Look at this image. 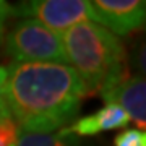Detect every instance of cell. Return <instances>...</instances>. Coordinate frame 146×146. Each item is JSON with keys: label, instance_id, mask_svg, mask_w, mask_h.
Returning <instances> with one entry per match:
<instances>
[{"label": "cell", "instance_id": "obj_2", "mask_svg": "<svg viewBox=\"0 0 146 146\" xmlns=\"http://www.w3.org/2000/svg\"><path fill=\"white\" fill-rule=\"evenodd\" d=\"M67 62L89 93L101 94L125 76V47L119 36L94 21H83L62 34Z\"/></svg>", "mask_w": 146, "mask_h": 146}, {"label": "cell", "instance_id": "obj_3", "mask_svg": "<svg viewBox=\"0 0 146 146\" xmlns=\"http://www.w3.org/2000/svg\"><path fill=\"white\" fill-rule=\"evenodd\" d=\"M5 49L13 62L68 65L62 36L36 20L16 21L5 36Z\"/></svg>", "mask_w": 146, "mask_h": 146}, {"label": "cell", "instance_id": "obj_7", "mask_svg": "<svg viewBox=\"0 0 146 146\" xmlns=\"http://www.w3.org/2000/svg\"><path fill=\"white\" fill-rule=\"evenodd\" d=\"M130 122L131 120L128 117V114L119 104L107 102L98 112L75 120L73 123L60 128L58 131L62 135H73V136H78V138L80 136H94L102 133V131L123 128Z\"/></svg>", "mask_w": 146, "mask_h": 146}, {"label": "cell", "instance_id": "obj_10", "mask_svg": "<svg viewBox=\"0 0 146 146\" xmlns=\"http://www.w3.org/2000/svg\"><path fill=\"white\" fill-rule=\"evenodd\" d=\"M114 146H146V131L130 128L114 138Z\"/></svg>", "mask_w": 146, "mask_h": 146}, {"label": "cell", "instance_id": "obj_9", "mask_svg": "<svg viewBox=\"0 0 146 146\" xmlns=\"http://www.w3.org/2000/svg\"><path fill=\"white\" fill-rule=\"evenodd\" d=\"M130 63L136 72V76L146 80V34L135 42L130 54Z\"/></svg>", "mask_w": 146, "mask_h": 146}, {"label": "cell", "instance_id": "obj_14", "mask_svg": "<svg viewBox=\"0 0 146 146\" xmlns=\"http://www.w3.org/2000/svg\"><path fill=\"white\" fill-rule=\"evenodd\" d=\"M143 31H145V33H146V25H145V28H143Z\"/></svg>", "mask_w": 146, "mask_h": 146}, {"label": "cell", "instance_id": "obj_11", "mask_svg": "<svg viewBox=\"0 0 146 146\" xmlns=\"http://www.w3.org/2000/svg\"><path fill=\"white\" fill-rule=\"evenodd\" d=\"M7 78H8V72H7V67L0 65V114L3 115V117H8V119H11L10 110H8V107H7V101H5Z\"/></svg>", "mask_w": 146, "mask_h": 146}, {"label": "cell", "instance_id": "obj_4", "mask_svg": "<svg viewBox=\"0 0 146 146\" xmlns=\"http://www.w3.org/2000/svg\"><path fill=\"white\" fill-rule=\"evenodd\" d=\"M11 16L36 20L55 33H65L83 21L98 23V15L89 0H28L11 5Z\"/></svg>", "mask_w": 146, "mask_h": 146}, {"label": "cell", "instance_id": "obj_6", "mask_svg": "<svg viewBox=\"0 0 146 146\" xmlns=\"http://www.w3.org/2000/svg\"><path fill=\"white\" fill-rule=\"evenodd\" d=\"M107 102H115L125 110L131 122L146 131V80L136 75H125L119 83L101 93Z\"/></svg>", "mask_w": 146, "mask_h": 146}, {"label": "cell", "instance_id": "obj_12", "mask_svg": "<svg viewBox=\"0 0 146 146\" xmlns=\"http://www.w3.org/2000/svg\"><path fill=\"white\" fill-rule=\"evenodd\" d=\"M11 16V5L8 2L0 0V42L3 41V33H5L7 20Z\"/></svg>", "mask_w": 146, "mask_h": 146}, {"label": "cell", "instance_id": "obj_13", "mask_svg": "<svg viewBox=\"0 0 146 146\" xmlns=\"http://www.w3.org/2000/svg\"><path fill=\"white\" fill-rule=\"evenodd\" d=\"M2 119H8V117H3V115L0 114V120H2Z\"/></svg>", "mask_w": 146, "mask_h": 146}, {"label": "cell", "instance_id": "obj_8", "mask_svg": "<svg viewBox=\"0 0 146 146\" xmlns=\"http://www.w3.org/2000/svg\"><path fill=\"white\" fill-rule=\"evenodd\" d=\"M16 146H83L78 136L62 135L60 131L55 133H28L18 130Z\"/></svg>", "mask_w": 146, "mask_h": 146}, {"label": "cell", "instance_id": "obj_5", "mask_svg": "<svg viewBox=\"0 0 146 146\" xmlns=\"http://www.w3.org/2000/svg\"><path fill=\"white\" fill-rule=\"evenodd\" d=\"M91 3L98 23L115 36L141 31L146 25V0H96Z\"/></svg>", "mask_w": 146, "mask_h": 146}, {"label": "cell", "instance_id": "obj_1", "mask_svg": "<svg viewBox=\"0 0 146 146\" xmlns=\"http://www.w3.org/2000/svg\"><path fill=\"white\" fill-rule=\"evenodd\" d=\"M7 72V107L18 128L28 133L47 135L67 127L89 94L70 65L11 62Z\"/></svg>", "mask_w": 146, "mask_h": 146}]
</instances>
